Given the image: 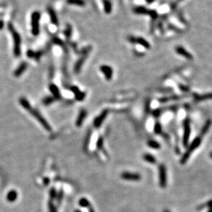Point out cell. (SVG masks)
<instances>
[{
  "label": "cell",
  "mask_w": 212,
  "mask_h": 212,
  "mask_svg": "<svg viewBox=\"0 0 212 212\" xmlns=\"http://www.w3.org/2000/svg\"><path fill=\"white\" fill-rule=\"evenodd\" d=\"M8 30L10 31V34L12 35V39H13V43H14V48H13V52L14 55L16 57L20 56L21 54V44H22V39H21L20 35L19 33L14 28L13 25L12 24H10L8 25Z\"/></svg>",
  "instance_id": "cell-1"
},
{
  "label": "cell",
  "mask_w": 212,
  "mask_h": 212,
  "mask_svg": "<svg viewBox=\"0 0 212 212\" xmlns=\"http://www.w3.org/2000/svg\"><path fill=\"white\" fill-rule=\"evenodd\" d=\"M201 142H202V138L200 136H197L196 138H194V140L191 143L190 145L187 146V150H186V152H185V154L182 155V156L180 158V163L181 165H185L187 163V161L189 160L191 155L194 152L195 150H196L197 148H198L199 146L200 145Z\"/></svg>",
  "instance_id": "cell-2"
},
{
  "label": "cell",
  "mask_w": 212,
  "mask_h": 212,
  "mask_svg": "<svg viewBox=\"0 0 212 212\" xmlns=\"http://www.w3.org/2000/svg\"><path fill=\"white\" fill-rule=\"evenodd\" d=\"M41 14L38 11H35L31 15V31L34 36H38L40 33V22Z\"/></svg>",
  "instance_id": "cell-3"
},
{
  "label": "cell",
  "mask_w": 212,
  "mask_h": 212,
  "mask_svg": "<svg viewBox=\"0 0 212 212\" xmlns=\"http://www.w3.org/2000/svg\"><path fill=\"white\" fill-rule=\"evenodd\" d=\"M191 134V122L190 119H185L183 121V136H182V145L185 148L189 145Z\"/></svg>",
  "instance_id": "cell-4"
},
{
  "label": "cell",
  "mask_w": 212,
  "mask_h": 212,
  "mask_svg": "<svg viewBox=\"0 0 212 212\" xmlns=\"http://www.w3.org/2000/svg\"><path fill=\"white\" fill-rule=\"evenodd\" d=\"M90 50H91V47H90V46H88V47L84 48L83 50V52H81L82 56H81V57L79 59L78 61H77V63L75 65L74 71L76 74H78V73H79V72L81 71V68H82V66H83V64H84L85 61L86 60L88 54H89V53H90Z\"/></svg>",
  "instance_id": "cell-5"
},
{
  "label": "cell",
  "mask_w": 212,
  "mask_h": 212,
  "mask_svg": "<svg viewBox=\"0 0 212 212\" xmlns=\"http://www.w3.org/2000/svg\"><path fill=\"white\" fill-rule=\"evenodd\" d=\"M158 180L159 185L161 188H165L167 183V169L164 164H161L158 166Z\"/></svg>",
  "instance_id": "cell-6"
},
{
  "label": "cell",
  "mask_w": 212,
  "mask_h": 212,
  "mask_svg": "<svg viewBox=\"0 0 212 212\" xmlns=\"http://www.w3.org/2000/svg\"><path fill=\"white\" fill-rule=\"evenodd\" d=\"M29 112H30L31 115L34 116L35 118L39 121V123H40V124L42 125V126L45 128L46 130H47V131H48V132L51 131L52 130L51 126H50V125H49V123H48V121L43 118V116L38 112V111L36 110H33V109L31 108L30 110H29Z\"/></svg>",
  "instance_id": "cell-7"
},
{
  "label": "cell",
  "mask_w": 212,
  "mask_h": 212,
  "mask_svg": "<svg viewBox=\"0 0 212 212\" xmlns=\"http://www.w3.org/2000/svg\"><path fill=\"white\" fill-rule=\"evenodd\" d=\"M128 41H130V43H138L139 45L142 46L143 47H144L145 49H150L151 46L150 43L148 42V41L146 40L145 39L141 37H136L134 36H129L127 37Z\"/></svg>",
  "instance_id": "cell-8"
},
{
  "label": "cell",
  "mask_w": 212,
  "mask_h": 212,
  "mask_svg": "<svg viewBox=\"0 0 212 212\" xmlns=\"http://www.w3.org/2000/svg\"><path fill=\"white\" fill-rule=\"evenodd\" d=\"M121 177L122 179L129 181H139L141 180V175L138 173L125 171L121 174Z\"/></svg>",
  "instance_id": "cell-9"
},
{
  "label": "cell",
  "mask_w": 212,
  "mask_h": 212,
  "mask_svg": "<svg viewBox=\"0 0 212 212\" xmlns=\"http://www.w3.org/2000/svg\"><path fill=\"white\" fill-rule=\"evenodd\" d=\"M109 111L108 110H104L101 112V114L96 117L94 121V126L96 128H98L101 126L102 123L106 120L107 116H108Z\"/></svg>",
  "instance_id": "cell-10"
},
{
  "label": "cell",
  "mask_w": 212,
  "mask_h": 212,
  "mask_svg": "<svg viewBox=\"0 0 212 212\" xmlns=\"http://www.w3.org/2000/svg\"><path fill=\"white\" fill-rule=\"evenodd\" d=\"M100 70L101 71L105 77L108 81H110L113 77V69L112 67L108 65H102L100 67Z\"/></svg>",
  "instance_id": "cell-11"
},
{
  "label": "cell",
  "mask_w": 212,
  "mask_h": 212,
  "mask_svg": "<svg viewBox=\"0 0 212 212\" xmlns=\"http://www.w3.org/2000/svg\"><path fill=\"white\" fill-rule=\"evenodd\" d=\"M175 50H176V53H178V54H180V55L184 56L185 58L187 59H188V60L193 59V56L192 55V54L190 53V52H189L187 50L185 49V48L182 47L181 46H176L175 48Z\"/></svg>",
  "instance_id": "cell-12"
},
{
  "label": "cell",
  "mask_w": 212,
  "mask_h": 212,
  "mask_svg": "<svg viewBox=\"0 0 212 212\" xmlns=\"http://www.w3.org/2000/svg\"><path fill=\"white\" fill-rule=\"evenodd\" d=\"M194 100L196 102H201L204 101L206 100L212 99V92H209V93L203 94H194Z\"/></svg>",
  "instance_id": "cell-13"
},
{
  "label": "cell",
  "mask_w": 212,
  "mask_h": 212,
  "mask_svg": "<svg viewBox=\"0 0 212 212\" xmlns=\"http://www.w3.org/2000/svg\"><path fill=\"white\" fill-rule=\"evenodd\" d=\"M49 90L50 92L52 93V96H53L54 99L56 100L60 99L62 96H61L59 89L57 86H56L55 84H54V83H50L49 85Z\"/></svg>",
  "instance_id": "cell-14"
},
{
  "label": "cell",
  "mask_w": 212,
  "mask_h": 212,
  "mask_svg": "<svg viewBox=\"0 0 212 212\" xmlns=\"http://www.w3.org/2000/svg\"><path fill=\"white\" fill-rule=\"evenodd\" d=\"M27 68H28V64L26 62H23L21 63V64L18 66V68L16 69L14 72V76L15 77H19L21 75H22L25 71L26 70Z\"/></svg>",
  "instance_id": "cell-15"
},
{
  "label": "cell",
  "mask_w": 212,
  "mask_h": 212,
  "mask_svg": "<svg viewBox=\"0 0 212 212\" xmlns=\"http://www.w3.org/2000/svg\"><path fill=\"white\" fill-rule=\"evenodd\" d=\"M87 116V111L85 110H81L79 112V114L77 116L76 121V125L77 127H81L83 123L84 122L85 119Z\"/></svg>",
  "instance_id": "cell-16"
},
{
  "label": "cell",
  "mask_w": 212,
  "mask_h": 212,
  "mask_svg": "<svg viewBox=\"0 0 212 212\" xmlns=\"http://www.w3.org/2000/svg\"><path fill=\"white\" fill-rule=\"evenodd\" d=\"M48 13H49L50 21H51V22L54 25V26H59V20H58L57 15H56L55 11H54V10L52 9L51 7H49L48 8Z\"/></svg>",
  "instance_id": "cell-17"
},
{
  "label": "cell",
  "mask_w": 212,
  "mask_h": 212,
  "mask_svg": "<svg viewBox=\"0 0 212 212\" xmlns=\"http://www.w3.org/2000/svg\"><path fill=\"white\" fill-rule=\"evenodd\" d=\"M211 124H212V121L211 120V119H208V120H207L206 121H205L204 125H203L202 129H201V130H200V136H200V137L202 138L203 136L206 135V134L208 132L209 129H210Z\"/></svg>",
  "instance_id": "cell-18"
},
{
  "label": "cell",
  "mask_w": 212,
  "mask_h": 212,
  "mask_svg": "<svg viewBox=\"0 0 212 212\" xmlns=\"http://www.w3.org/2000/svg\"><path fill=\"white\" fill-rule=\"evenodd\" d=\"M27 56L30 59H34L39 61L40 59L41 56H42L43 52L42 51H33V50H29L27 51Z\"/></svg>",
  "instance_id": "cell-19"
},
{
  "label": "cell",
  "mask_w": 212,
  "mask_h": 212,
  "mask_svg": "<svg viewBox=\"0 0 212 212\" xmlns=\"http://www.w3.org/2000/svg\"><path fill=\"white\" fill-rule=\"evenodd\" d=\"M134 12L137 14H148L149 10L144 6H136L133 10Z\"/></svg>",
  "instance_id": "cell-20"
},
{
  "label": "cell",
  "mask_w": 212,
  "mask_h": 212,
  "mask_svg": "<svg viewBox=\"0 0 212 212\" xmlns=\"http://www.w3.org/2000/svg\"><path fill=\"white\" fill-rule=\"evenodd\" d=\"M17 197H18L17 192L15 190H11L8 193L6 198H7V200L8 202L13 203L17 200Z\"/></svg>",
  "instance_id": "cell-21"
},
{
  "label": "cell",
  "mask_w": 212,
  "mask_h": 212,
  "mask_svg": "<svg viewBox=\"0 0 212 212\" xmlns=\"http://www.w3.org/2000/svg\"><path fill=\"white\" fill-rule=\"evenodd\" d=\"M103 4L105 12L106 14H110L112 10V5L110 0H103Z\"/></svg>",
  "instance_id": "cell-22"
},
{
  "label": "cell",
  "mask_w": 212,
  "mask_h": 212,
  "mask_svg": "<svg viewBox=\"0 0 212 212\" xmlns=\"http://www.w3.org/2000/svg\"><path fill=\"white\" fill-rule=\"evenodd\" d=\"M143 158L145 161H146L148 163H150V164H156V158L151 154H148V153L145 154L143 156Z\"/></svg>",
  "instance_id": "cell-23"
},
{
  "label": "cell",
  "mask_w": 212,
  "mask_h": 212,
  "mask_svg": "<svg viewBox=\"0 0 212 212\" xmlns=\"http://www.w3.org/2000/svg\"><path fill=\"white\" fill-rule=\"evenodd\" d=\"M20 103L21 106H22L23 108L25 109V110H26L28 111H29L31 108H31V106H30V103H29L28 101V100H27L26 98H24V97H22L20 98Z\"/></svg>",
  "instance_id": "cell-24"
},
{
  "label": "cell",
  "mask_w": 212,
  "mask_h": 212,
  "mask_svg": "<svg viewBox=\"0 0 212 212\" xmlns=\"http://www.w3.org/2000/svg\"><path fill=\"white\" fill-rule=\"evenodd\" d=\"M148 146L154 150H159L161 148L160 143L155 140H149L148 141Z\"/></svg>",
  "instance_id": "cell-25"
},
{
  "label": "cell",
  "mask_w": 212,
  "mask_h": 212,
  "mask_svg": "<svg viewBox=\"0 0 212 212\" xmlns=\"http://www.w3.org/2000/svg\"><path fill=\"white\" fill-rule=\"evenodd\" d=\"M72 27L70 24H68L66 26V28L64 30V35L66 38L69 40L70 39L71 36H72Z\"/></svg>",
  "instance_id": "cell-26"
},
{
  "label": "cell",
  "mask_w": 212,
  "mask_h": 212,
  "mask_svg": "<svg viewBox=\"0 0 212 212\" xmlns=\"http://www.w3.org/2000/svg\"><path fill=\"white\" fill-rule=\"evenodd\" d=\"M67 3L70 5L83 6L85 5V2L83 0H67Z\"/></svg>",
  "instance_id": "cell-27"
},
{
  "label": "cell",
  "mask_w": 212,
  "mask_h": 212,
  "mask_svg": "<svg viewBox=\"0 0 212 212\" xmlns=\"http://www.w3.org/2000/svg\"><path fill=\"white\" fill-rule=\"evenodd\" d=\"M79 204L81 207H85V208H88L90 206H91L90 201H88V199L85 198H81L79 201Z\"/></svg>",
  "instance_id": "cell-28"
},
{
  "label": "cell",
  "mask_w": 212,
  "mask_h": 212,
  "mask_svg": "<svg viewBox=\"0 0 212 212\" xmlns=\"http://www.w3.org/2000/svg\"><path fill=\"white\" fill-rule=\"evenodd\" d=\"M54 98L53 96H46L43 99V104L46 105V106H49V105L52 104V103L54 101Z\"/></svg>",
  "instance_id": "cell-29"
},
{
  "label": "cell",
  "mask_w": 212,
  "mask_h": 212,
  "mask_svg": "<svg viewBox=\"0 0 212 212\" xmlns=\"http://www.w3.org/2000/svg\"><path fill=\"white\" fill-rule=\"evenodd\" d=\"M162 126H161V124L159 122H156V123L154 124V133H156V134H161L162 133Z\"/></svg>",
  "instance_id": "cell-30"
},
{
  "label": "cell",
  "mask_w": 212,
  "mask_h": 212,
  "mask_svg": "<svg viewBox=\"0 0 212 212\" xmlns=\"http://www.w3.org/2000/svg\"><path fill=\"white\" fill-rule=\"evenodd\" d=\"M75 98H76V100L78 101H83L85 97V93L81 91L78 92L77 94H75Z\"/></svg>",
  "instance_id": "cell-31"
},
{
  "label": "cell",
  "mask_w": 212,
  "mask_h": 212,
  "mask_svg": "<svg viewBox=\"0 0 212 212\" xmlns=\"http://www.w3.org/2000/svg\"><path fill=\"white\" fill-rule=\"evenodd\" d=\"M148 15L150 16V17L152 18L153 21H155L158 18V12H157L156 10H149Z\"/></svg>",
  "instance_id": "cell-32"
},
{
  "label": "cell",
  "mask_w": 212,
  "mask_h": 212,
  "mask_svg": "<svg viewBox=\"0 0 212 212\" xmlns=\"http://www.w3.org/2000/svg\"><path fill=\"white\" fill-rule=\"evenodd\" d=\"M48 209H49V212H57V208L51 200H50L48 202Z\"/></svg>",
  "instance_id": "cell-33"
},
{
  "label": "cell",
  "mask_w": 212,
  "mask_h": 212,
  "mask_svg": "<svg viewBox=\"0 0 212 212\" xmlns=\"http://www.w3.org/2000/svg\"><path fill=\"white\" fill-rule=\"evenodd\" d=\"M103 147V138L102 136H99L97 140V142H96V148L98 150H102Z\"/></svg>",
  "instance_id": "cell-34"
},
{
  "label": "cell",
  "mask_w": 212,
  "mask_h": 212,
  "mask_svg": "<svg viewBox=\"0 0 212 212\" xmlns=\"http://www.w3.org/2000/svg\"><path fill=\"white\" fill-rule=\"evenodd\" d=\"M205 206V207H208V208H209V209H208V211H207V212H212V200H209L208 202L205 203V204L201 205V207H199L198 209H203V207H204Z\"/></svg>",
  "instance_id": "cell-35"
},
{
  "label": "cell",
  "mask_w": 212,
  "mask_h": 212,
  "mask_svg": "<svg viewBox=\"0 0 212 212\" xmlns=\"http://www.w3.org/2000/svg\"><path fill=\"white\" fill-rule=\"evenodd\" d=\"M49 194H50V200L53 201L54 199H55L56 198V195H57L55 189H54V187L51 188V190H50Z\"/></svg>",
  "instance_id": "cell-36"
},
{
  "label": "cell",
  "mask_w": 212,
  "mask_h": 212,
  "mask_svg": "<svg viewBox=\"0 0 212 212\" xmlns=\"http://www.w3.org/2000/svg\"><path fill=\"white\" fill-rule=\"evenodd\" d=\"M163 112V109H162V108L156 109V110H154L152 112V115L154 117H156V118H157V117L160 116V115L162 114Z\"/></svg>",
  "instance_id": "cell-37"
},
{
  "label": "cell",
  "mask_w": 212,
  "mask_h": 212,
  "mask_svg": "<svg viewBox=\"0 0 212 212\" xmlns=\"http://www.w3.org/2000/svg\"><path fill=\"white\" fill-rule=\"evenodd\" d=\"M167 28H168L169 30H173L176 33H181V30H180V29L178 28V27H176V26H174V25L171 24H169L168 25H167Z\"/></svg>",
  "instance_id": "cell-38"
},
{
  "label": "cell",
  "mask_w": 212,
  "mask_h": 212,
  "mask_svg": "<svg viewBox=\"0 0 212 212\" xmlns=\"http://www.w3.org/2000/svg\"><path fill=\"white\" fill-rule=\"evenodd\" d=\"M63 197H64V192H63L62 190H61L60 192H59V194L56 195V198L58 204H61V203H62V201Z\"/></svg>",
  "instance_id": "cell-39"
},
{
  "label": "cell",
  "mask_w": 212,
  "mask_h": 212,
  "mask_svg": "<svg viewBox=\"0 0 212 212\" xmlns=\"http://www.w3.org/2000/svg\"><path fill=\"white\" fill-rule=\"evenodd\" d=\"M178 19H179V20L180 21V22L184 23V24H186V21H185V20L183 14H182L181 11H179L178 12Z\"/></svg>",
  "instance_id": "cell-40"
},
{
  "label": "cell",
  "mask_w": 212,
  "mask_h": 212,
  "mask_svg": "<svg viewBox=\"0 0 212 212\" xmlns=\"http://www.w3.org/2000/svg\"><path fill=\"white\" fill-rule=\"evenodd\" d=\"M145 110L146 113H149V112H150V101H147L145 102Z\"/></svg>",
  "instance_id": "cell-41"
},
{
  "label": "cell",
  "mask_w": 212,
  "mask_h": 212,
  "mask_svg": "<svg viewBox=\"0 0 212 212\" xmlns=\"http://www.w3.org/2000/svg\"><path fill=\"white\" fill-rule=\"evenodd\" d=\"M179 88L180 89V90L182 92H189L190 91V89H189V88L187 87V86L185 85H182V84H179Z\"/></svg>",
  "instance_id": "cell-42"
},
{
  "label": "cell",
  "mask_w": 212,
  "mask_h": 212,
  "mask_svg": "<svg viewBox=\"0 0 212 212\" xmlns=\"http://www.w3.org/2000/svg\"><path fill=\"white\" fill-rule=\"evenodd\" d=\"M157 26H158V28L159 29V30H160L161 33H164V28H163V22H161V21H160V22H158V25H157Z\"/></svg>",
  "instance_id": "cell-43"
},
{
  "label": "cell",
  "mask_w": 212,
  "mask_h": 212,
  "mask_svg": "<svg viewBox=\"0 0 212 212\" xmlns=\"http://www.w3.org/2000/svg\"><path fill=\"white\" fill-rule=\"evenodd\" d=\"M170 8L171 10H175L177 9V2H171V4H170Z\"/></svg>",
  "instance_id": "cell-44"
},
{
  "label": "cell",
  "mask_w": 212,
  "mask_h": 212,
  "mask_svg": "<svg viewBox=\"0 0 212 212\" xmlns=\"http://www.w3.org/2000/svg\"><path fill=\"white\" fill-rule=\"evenodd\" d=\"M90 134H89V135H88L87 138H86V140L85 142V146L87 147L88 145V142H90Z\"/></svg>",
  "instance_id": "cell-45"
},
{
  "label": "cell",
  "mask_w": 212,
  "mask_h": 212,
  "mask_svg": "<svg viewBox=\"0 0 212 212\" xmlns=\"http://www.w3.org/2000/svg\"><path fill=\"white\" fill-rule=\"evenodd\" d=\"M49 182H50V180L47 178H44L43 179V183H44V185H48L49 184Z\"/></svg>",
  "instance_id": "cell-46"
},
{
  "label": "cell",
  "mask_w": 212,
  "mask_h": 212,
  "mask_svg": "<svg viewBox=\"0 0 212 212\" xmlns=\"http://www.w3.org/2000/svg\"><path fill=\"white\" fill-rule=\"evenodd\" d=\"M88 211H89V212H95V210H94V209L92 206L88 207Z\"/></svg>",
  "instance_id": "cell-47"
},
{
  "label": "cell",
  "mask_w": 212,
  "mask_h": 212,
  "mask_svg": "<svg viewBox=\"0 0 212 212\" xmlns=\"http://www.w3.org/2000/svg\"><path fill=\"white\" fill-rule=\"evenodd\" d=\"M154 1H155V0H145V1H146L147 3H148V4H152L153 2H154Z\"/></svg>",
  "instance_id": "cell-48"
},
{
  "label": "cell",
  "mask_w": 212,
  "mask_h": 212,
  "mask_svg": "<svg viewBox=\"0 0 212 212\" xmlns=\"http://www.w3.org/2000/svg\"><path fill=\"white\" fill-rule=\"evenodd\" d=\"M4 25V22H2V21H0V30L3 28Z\"/></svg>",
  "instance_id": "cell-49"
},
{
  "label": "cell",
  "mask_w": 212,
  "mask_h": 212,
  "mask_svg": "<svg viewBox=\"0 0 212 212\" xmlns=\"http://www.w3.org/2000/svg\"><path fill=\"white\" fill-rule=\"evenodd\" d=\"M209 157H210L211 158H212V152L210 153V154H209Z\"/></svg>",
  "instance_id": "cell-50"
},
{
  "label": "cell",
  "mask_w": 212,
  "mask_h": 212,
  "mask_svg": "<svg viewBox=\"0 0 212 212\" xmlns=\"http://www.w3.org/2000/svg\"><path fill=\"white\" fill-rule=\"evenodd\" d=\"M163 212H170L169 210H167V209H165L164 211H163Z\"/></svg>",
  "instance_id": "cell-51"
},
{
  "label": "cell",
  "mask_w": 212,
  "mask_h": 212,
  "mask_svg": "<svg viewBox=\"0 0 212 212\" xmlns=\"http://www.w3.org/2000/svg\"><path fill=\"white\" fill-rule=\"evenodd\" d=\"M75 212H81V211H79V210H75Z\"/></svg>",
  "instance_id": "cell-52"
},
{
  "label": "cell",
  "mask_w": 212,
  "mask_h": 212,
  "mask_svg": "<svg viewBox=\"0 0 212 212\" xmlns=\"http://www.w3.org/2000/svg\"><path fill=\"white\" fill-rule=\"evenodd\" d=\"M178 1H182V0H178Z\"/></svg>",
  "instance_id": "cell-53"
}]
</instances>
